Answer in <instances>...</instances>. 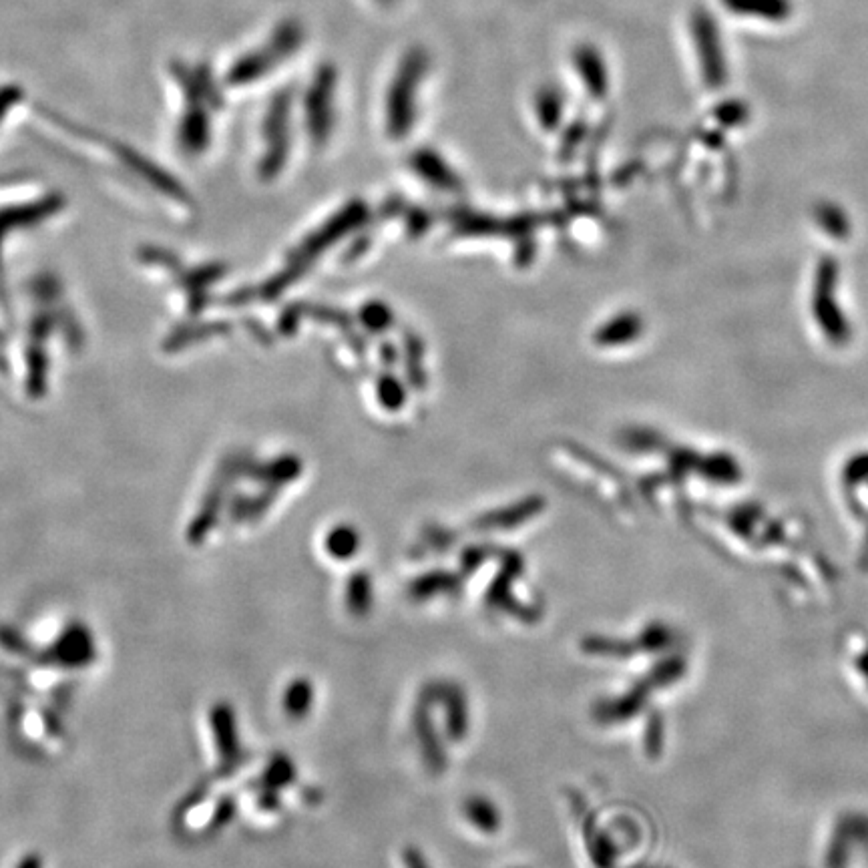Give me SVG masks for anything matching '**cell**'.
Here are the masks:
<instances>
[{
  "mask_svg": "<svg viewBox=\"0 0 868 868\" xmlns=\"http://www.w3.org/2000/svg\"><path fill=\"white\" fill-rule=\"evenodd\" d=\"M95 660L93 635L85 625L67 627L47 651V664L63 668H85Z\"/></svg>",
  "mask_w": 868,
  "mask_h": 868,
  "instance_id": "1",
  "label": "cell"
},
{
  "mask_svg": "<svg viewBox=\"0 0 868 868\" xmlns=\"http://www.w3.org/2000/svg\"><path fill=\"white\" fill-rule=\"evenodd\" d=\"M422 692L432 700V704L445 706L447 734L453 742H463V738L469 734V700L463 688L457 684L434 682L424 686Z\"/></svg>",
  "mask_w": 868,
  "mask_h": 868,
  "instance_id": "2",
  "label": "cell"
},
{
  "mask_svg": "<svg viewBox=\"0 0 868 868\" xmlns=\"http://www.w3.org/2000/svg\"><path fill=\"white\" fill-rule=\"evenodd\" d=\"M211 730L220 754V772L232 774L242 764V746L238 738L236 714L230 704H217L211 710Z\"/></svg>",
  "mask_w": 868,
  "mask_h": 868,
  "instance_id": "3",
  "label": "cell"
},
{
  "mask_svg": "<svg viewBox=\"0 0 868 868\" xmlns=\"http://www.w3.org/2000/svg\"><path fill=\"white\" fill-rule=\"evenodd\" d=\"M430 706L432 700L420 694V702L416 704V712H414V730H416L424 764L432 774H441L447 768V756L439 740V734L434 730V724L430 720Z\"/></svg>",
  "mask_w": 868,
  "mask_h": 868,
  "instance_id": "4",
  "label": "cell"
},
{
  "mask_svg": "<svg viewBox=\"0 0 868 868\" xmlns=\"http://www.w3.org/2000/svg\"><path fill=\"white\" fill-rule=\"evenodd\" d=\"M463 814L477 830L485 834H495L501 828V810L487 796H469L463 802Z\"/></svg>",
  "mask_w": 868,
  "mask_h": 868,
  "instance_id": "5",
  "label": "cell"
},
{
  "mask_svg": "<svg viewBox=\"0 0 868 868\" xmlns=\"http://www.w3.org/2000/svg\"><path fill=\"white\" fill-rule=\"evenodd\" d=\"M374 605V587L370 575L358 571L350 575L346 585V607L354 617H366Z\"/></svg>",
  "mask_w": 868,
  "mask_h": 868,
  "instance_id": "6",
  "label": "cell"
},
{
  "mask_svg": "<svg viewBox=\"0 0 868 868\" xmlns=\"http://www.w3.org/2000/svg\"><path fill=\"white\" fill-rule=\"evenodd\" d=\"M284 712L292 718V720H304L310 716L312 706H314V686L310 680L306 678H296L294 682L288 684L286 692H284Z\"/></svg>",
  "mask_w": 868,
  "mask_h": 868,
  "instance_id": "7",
  "label": "cell"
},
{
  "mask_svg": "<svg viewBox=\"0 0 868 868\" xmlns=\"http://www.w3.org/2000/svg\"><path fill=\"white\" fill-rule=\"evenodd\" d=\"M459 589V581L443 571L428 573L410 583L408 593L414 601H426L430 597H439L441 593H455Z\"/></svg>",
  "mask_w": 868,
  "mask_h": 868,
  "instance_id": "8",
  "label": "cell"
},
{
  "mask_svg": "<svg viewBox=\"0 0 868 868\" xmlns=\"http://www.w3.org/2000/svg\"><path fill=\"white\" fill-rule=\"evenodd\" d=\"M294 780H296L294 762L288 756L278 754L270 760V764H268V768L260 780V786H262V790H276L278 792L282 786H288Z\"/></svg>",
  "mask_w": 868,
  "mask_h": 868,
  "instance_id": "9",
  "label": "cell"
},
{
  "mask_svg": "<svg viewBox=\"0 0 868 868\" xmlns=\"http://www.w3.org/2000/svg\"><path fill=\"white\" fill-rule=\"evenodd\" d=\"M358 547H360V537H358L356 529L346 527V525L332 529V533L326 539L328 553L340 561L354 557L358 553Z\"/></svg>",
  "mask_w": 868,
  "mask_h": 868,
  "instance_id": "10",
  "label": "cell"
},
{
  "mask_svg": "<svg viewBox=\"0 0 868 868\" xmlns=\"http://www.w3.org/2000/svg\"><path fill=\"white\" fill-rule=\"evenodd\" d=\"M0 645H3L5 649H9V651H13V654H27V651H29L27 639L19 631H15L11 627H0Z\"/></svg>",
  "mask_w": 868,
  "mask_h": 868,
  "instance_id": "11",
  "label": "cell"
},
{
  "mask_svg": "<svg viewBox=\"0 0 868 868\" xmlns=\"http://www.w3.org/2000/svg\"><path fill=\"white\" fill-rule=\"evenodd\" d=\"M402 858H404L406 868H430V864L426 862L424 854H422L418 848H414V846H408V848L404 850Z\"/></svg>",
  "mask_w": 868,
  "mask_h": 868,
  "instance_id": "12",
  "label": "cell"
},
{
  "mask_svg": "<svg viewBox=\"0 0 868 868\" xmlns=\"http://www.w3.org/2000/svg\"><path fill=\"white\" fill-rule=\"evenodd\" d=\"M17 868H43V860L37 854H29L17 864Z\"/></svg>",
  "mask_w": 868,
  "mask_h": 868,
  "instance_id": "13",
  "label": "cell"
}]
</instances>
